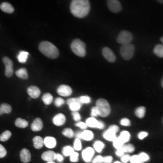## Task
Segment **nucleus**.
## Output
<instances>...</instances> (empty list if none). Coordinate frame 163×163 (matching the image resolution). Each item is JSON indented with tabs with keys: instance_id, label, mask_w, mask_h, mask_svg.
Wrapping results in <instances>:
<instances>
[{
	"instance_id": "f257e3e1",
	"label": "nucleus",
	"mask_w": 163,
	"mask_h": 163,
	"mask_svg": "<svg viewBox=\"0 0 163 163\" xmlns=\"http://www.w3.org/2000/svg\"><path fill=\"white\" fill-rule=\"evenodd\" d=\"M90 3L88 0H73L70 5V11L75 16L83 18L88 13L90 10Z\"/></svg>"
},
{
	"instance_id": "f03ea898",
	"label": "nucleus",
	"mask_w": 163,
	"mask_h": 163,
	"mask_svg": "<svg viewBox=\"0 0 163 163\" xmlns=\"http://www.w3.org/2000/svg\"><path fill=\"white\" fill-rule=\"evenodd\" d=\"M39 49L44 55L50 59L56 58L59 56V52L57 48L48 41L41 42L39 45Z\"/></svg>"
},
{
	"instance_id": "7ed1b4c3",
	"label": "nucleus",
	"mask_w": 163,
	"mask_h": 163,
	"mask_svg": "<svg viewBox=\"0 0 163 163\" xmlns=\"http://www.w3.org/2000/svg\"><path fill=\"white\" fill-rule=\"evenodd\" d=\"M70 47L73 52L77 56L81 57L85 56L86 45L80 40L78 39L74 40L71 43Z\"/></svg>"
},
{
	"instance_id": "20e7f679",
	"label": "nucleus",
	"mask_w": 163,
	"mask_h": 163,
	"mask_svg": "<svg viewBox=\"0 0 163 163\" xmlns=\"http://www.w3.org/2000/svg\"><path fill=\"white\" fill-rule=\"evenodd\" d=\"M96 106L98 112L99 116L106 117L110 114L111 109L108 101L103 98L98 99L96 103Z\"/></svg>"
},
{
	"instance_id": "39448f33",
	"label": "nucleus",
	"mask_w": 163,
	"mask_h": 163,
	"mask_svg": "<svg viewBox=\"0 0 163 163\" xmlns=\"http://www.w3.org/2000/svg\"><path fill=\"white\" fill-rule=\"evenodd\" d=\"M135 50L134 45L130 43L122 45L120 49V53L122 57L125 60L130 59L133 56Z\"/></svg>"
},
{
	"instance_id": "423d86ee",
	"label": "nucleus",
	"mask_w": 163,
	"mask_h": 163,
	"mask_svg": "<svg viewBox=\"0 0 163 163\" xmlns=\"http://www.w3.org/2000/svg\"><path fill=\"white\" fill-rule=\"evenodd\" d=\"M133 36L132 34L127 30H123L118 35L117 41L122 45L129 43L133 40Z\"/></svg>"
},
{
	"instance_id": "0eeeda50",
	"label": "nucleus",
	"mask_w": 163,
	"mask_h": 163,
	"mask_svg": "<svg viewBox=\"0 0 163 163\" xmlns=\"http://www.w3.org/2000/svg\"><path fill=\"white\" fill-rule=\"evenodd\" d=\"M95 151L92 147L87 146L83 149L81 156L83 160L86 163L91 162L94 156Z\"/></svg>"
},
{
	"instance_id": "6e6552de",
	"label": "nucleus",
	"mask_w": 163,
	"mask_h": 163,
	"mask_svg": "<svg viewBox=\"0 0 163 163\" xmlns=\"http://www.w3.org/2000/svg\"><path fill=\"white\" fill-rule=\"evenodd\" d=\"M85 123L88 127L90 128L102 129L105 127V125L103 121L97 120L95 118L92 117L87 118Z\"/></svg>"
},
{
	"instance_id": "1a4fd4ad",
	"label": "nucleus",
	"mask_w": 163,
	"mask_h": 163,
	"mask_svg": "<svg viewBox=\"0 0 163 163\" xmlns=\"http://www.w3.org/2000/svg\"><path fill=\"white\" fill-rule=\"evenodd\" d=\"M66 103L70 109L73 111L79 110L82 104L79 97L71 98L68 99Z\"/></svg>"
},
{
	"instance_id": "9d476101",
	"label": "nucleus",
	"mask_w": 163,
	"mask_h": 163,
	"mask_svg": "<svg viewBox=\"0 0 163 163\" xmlns=\"http://www.w3.org/2000/svg\"><path fill=\"white\" fill-rule=\"evenodd\" d=\"M107 3L109 10L113 13H118L122 9V5L118 0H107Z\"/></svg>"
},
{
	"instance_id": "9b49d317",
	"label": "nucleus",
	"mask_w": 163,
	"mask_h": 163,
	"mask_svg": "<svg viewBox=\"0 0 163 163\" xmlns=\"http://www.w3.org/2000/svg\"><path fill=\"white\" fill-rule=\"evenodd\" d=\"M2 61L5 66V76L7 77H11L13 72L12 61L6 56L3 57Z\"/></svg>"
},
{
	"instance_id": "f8f14e48",
	"label": "nucleus",
	"mask_w": 163,
	"mask_h": 163,
	"mask_svg": "<svg viewBox=\"0 0 163 163\" xmlns=\"http://www.w3.org/2000/svg\"><path fill=\"white\" fill-rule=\"evenodd\" d=\"M102 54L104 58L109 62H113L115 61L116 56L109 48L107 47H104L102 50Z\"/></svg>"
},
{
	"instance_id": "ddd939ff",
	"label": "nucleus",
	"mask_w": 163,
	"mask_h": 163,
	"mask_svg": "<svg viewBox=\"0 0 163 163\" xmlns=\"http://www.w3.org/2000/svg\"><path fill=\"white\" fill-rule=\"evenodd\" d=\"M44 145L47 148L51 149L55 148L57 145V140L52 136H47L43 139Z\"/></svg>"
},
{
	"instance_id": "4468645a",
	"label": "nucleus",
	"mask_w": 163,
	"mask_h": 163,
	"mask_svg": "<svg viewBox=\"0 0 163 163\" xmlns=\"http://www.w3.org/2000/svg\"><path fill=\"white\" fill-rule=\"evenodd\" d=\"M57 92L60 96L67 97L71 94L72 90L70 86L63 85H61L58 88Z\"/></svg>"
},
{
	"instance_id": "2eb2a0df",
	"label": "nucleus",
	"mask_w": 163,
	"mask_h": 163,
	"mask_svg": "<svg viewBox=\"0 0 163 163\" xmlns=\"http://www.w3.org/2000/svg\"><path fill=\"white\" fill-rule=\"evenodd\" d=\"M56 154L52 150H48L42 154L41 158L43 160L46 162L54 161L56 160Z\"/></svg>"
},
{
	"instance_id": "dca6fc26",
	"label": "nucleus",
	"mask_w": 163,
	"mask_h": 163,
	"mask_svg": "<svg viewBox=\"0 0 163 163\" xmlns=\"http://www.w3.org/2000/svg\"><path fill=\"white\" fill-rule=\"evenodd\" d=\"M94 134L92 131L86 129L81 131L80 139L89 142L92 141L94 139Z\"/></svg>"
},
{
	"instance_id": "f3484780",
	"label": "nucleus",
	"mask_w": 163,
	"mask_h": 163,
	"mask_svg": "<svg viewBox=\"0 0 163 163\" xmlns=\"http://www.w3.org/2000/svg\"><path fill=\"white\" fill-rule=\"evenodd\" d=\"M27 92L30 97L36 99L39 97L40 95L41 91L37 86L31 85L27 88Z\"/></svg>"
},
{
	"instance_id": "a211bd4d",
	"label": "nucleus",
	"mask_w": 163,
	"mask_h": 163,
	"mask_svg": "<svg viewBox=\"0 0 163 163\" xmlns=\"http://www.w3.org/2000/svg\"><path fill=\"white\" fill-rule=\"evenodd\" d=\"M116 134L113 131L108 128L103 132L102 136L105 140L112 142L117 136Z\"/></svg>"
},
{
	"instance_id": "6ab92c4d",
	"label": "nucleus",
	"mask_w": 163,
	"mask_h": 163,
	"mask_svg": "<svg viewBox=\"0 0 163 163\" xmlns=\"http://www.w3.org/2000/svg\"><path fill=\"white\" fill-rule=\"evenodd\" d=\"M66 121V118L65 115L61 113L56 114L53 118L52 120L53 123L57 126L63 125Z\"/></svg>"
},
{
	"instance_id": "aec40b11",
	"label": "nucleus",
	"mask_w": 163,
	"mask_h": 163,
	"mask_svg": "<svg viewBox=\"0 0 163 163\" xmlns=\"http://www.w3.org/2000/svg\"><path fill=\"white\" fill-rule=\"evenodd\" d=\"M20 156L21 161L24 163L28 162L31 160L30 152L26 148H23L21 150L20 152Z\"/></svg>"
},
{
	"instance_id": "412c9836",
	"label": "nucleus",
	"mask_w": 163,
	"mask_h": 163,
	"mask_svg": "<svg viewBox=\"0 0 163 163\" xmlns=\"http://www.w3.org/2000/svg\"><path fill=\"white\" fill-rule=\"evenodd\" d=\"M43 126V123L41 119L37 118L34 120L31 125V129L34 132L39 131L42 129Z\"/></svg>"
},
{
	"instance_id": "4be33fe9",
	"label": "nucleus",
	"mask_w": 163,
	"mask_h": 163,
	"mask_svg": "<svg viewBox=\"0 0 163 163\" xmlns=\"http://www.w3.org/2000/svg\"><path fill=\"white\" fill-rule=\"evenodd\" d=\"M92 147L95 152L100 153L105 148V145L104 143L102 141L99 140H97L94 142Z\"/></svg>"
},
{
	"instance_id": "5701e85b",
	"label": "nucleus",
	"mask_w": 163,
	"mask_h": 163,
	"mask_svg": "<svg viewBox=\"0 0 163 163\" xmlns=\"http://www.w3.org/2000/svg\"><path fill=\"white\" fill-rule=\"evenodd\" d=\"M118 137L125 144L128 143L130 141L131 136L129 131L123 130L120 132Z\"/></svg>"
},
{
	"instance_id": "b1692460",
	"label": "nucleus",
	"mask_w": 163,
	"mask_h": 163,
	"mask_svg": "<svg viewBox=\"0 0 163 163\" xmlns=\"http://www.w3.org/2000/svg\"><path fill=\"white\" fill-rule=\"evenodd\" d=\"M33 141L34 147L37 149H40L44 145L43 139L41 136H36L33 139Z\"/></svg>"
},
{
	"instance_id": "393cba45",
	"label": "nucleus",
	"mask_w": 163,
	"mask_h": 163,
	"mask_svg": "<svg viewBox=\"0 0 163 163\" xmlns=\"http://www.w3.org/2000/svg\"><path fill=\"white\" fill-rule=\"evenodd\" d=\"M0 8L3 11L11 13L14 11V8L9 3L5 2L2 3L0 5Z\"/></svg>"
},
{
	"instance_id": "a878e982",
	"label": "nucleus",
	"mask_w": 163,
	"mask_h": 163,
	"mask_svg": "<svg viewBox=\"0 0 163 163\" xmlns=\"http://www.w3.org/2000/svg\"><path fill=\"white\" fill-rule=\"evenodd\" d=\"M75 151L72 146L69 145L64 146L61 149L62 154L64 157H69Z\"/></svg>"
},
{
	"instance_id": "bb28decb",
	"label": "nucleus",
	"mask_w": 163,
	"mask_h": 163,
	"mask_svg": "<svg viewBox=\"0 0 163 163\" xmlns=\"http://www.w3.org/2000/svg\"><path fill=\"white\" fill-rule=\"evenodd\" d=\"M15 73L18 78L23 79H26L28 77L27 71L26 68H22L16 71Z\"/></svg>"
},
{
	"instance_id": "cd10ccee",
	"label": "nucleus",
	"mask_w": 163,
	"mask_h": 163,
	"mask_svg": "<svg viewBox=\"0 0 163 163\" xmlns=\"http://www.w3.org/2000/svg\"><path fill=\"white\" fill-rule=\"evenodd\" d=\"M12 111V107L7 103H2L0 105V115L3 113H9Z\"/></svg>"
},
{
	"instance_id": "c85d7f7f",
	"label": "nucleus",
	"mask_w": 163,
	"mask_h": 163,
	"mask_svg": "<svg viewBox=\"0 0 163 163\" xmlns=\"http://www.w3.org/2000/svg\"><path fill=\"white\" fill-rule=\"evenodd\" d=\"M62 134L65 137L71 139L75 136V133L70 128H66L62 132Z\"/></svg>"
},
{
	"instance_id": "c756f323",
	"label": "nucleus",
	"mask_w": 163,
	"mask_h": 163,
	"mask_svg": "<svg viewBox=\"0 0 163 163\" xmlns=\"http://www.w3.org/2000/svg\"><path fill=\"white\" fill-rule=\"evenodd\" d=\"M29 53L26 51H21L17 56L18 61L22 63L25 62L27 60Z\"/></svg>"
},
{
	"instance_id": "7c9ffc66",
	"label": "nucleus",
	"mask_w": 163,
	"mask_h": 163,
	"mask_svg": "<svg viewBox=\"0 0 163 163\" xmlns=\"http://www.w3.org/2000/svg\"><path fill=\"white\" fill-rule=\"evenodd\" d=\"M125 153H133L136 149L135 147L133 144L130 143L125 144L122 147Z\"/></svg>"
},
{
	"instance_id": "2f4dec72",
	"label": "nucleus",
	"mask_w": 163,
	"mask_h": 163,
	"mask_svg": "<svg viewBox=\"0 0 163 163\" xmlns=\"http://www.w3.org/2000/svg\"><path fill=\"white\" fill-rule=\"evenodd\" d=\"M153 53L157 56L162 58L163 56V47L161 44H158L154 47Z\"/></svg>"
},
{
	"instance_id": "473e14b6",
	"label": "nucleus",
	"mask_w": 163,
	"mask_h": 163,
	"mask_svg": "<svg viewBox=\"0 0 163 163\" xmlns=\"http://www.w3.org/2000/svg\"><path fill=\"white\" fill-rule=\"evenodd\" d=\"M15 125L20 128H25L28 125V122L24 119L20 118H18L15 122Z\"/></svg>"
},
{
	"instance_id": "72a5a7b5",
	"label": "nucleus",
	"mask_w": 163,
	"mask_h": 163,
	"mask_svg": "<svg viewBox=\"0 0 163 163\" xmlns=\"http://www.w3.org/2000/svg\"><path fill=\"white\" fill-rule=\"evenodd\" d=\"M74 150L76 152L81 151L82 148V145L80 139L76 138L75 139L72 146Z\"/></svg>"
},
{
	"instance_id": "f704fd0d",
	"label": "nucleus",
	"mask_w": 163,
	"mask_h": 163,
	"mask_svg": "<svg viewBox=\"0 0 163 163\" xmlns=\"http://www.w3.org/2000/svg\"><path fill=\"white\" fill-rule=\"evenodd\" d=\"M146 111L145 108L143 106L137 108L135 111V114L136 116L139 118H142L145 116Z\"/></svg>"
},
{
	"instance_id": "c9c22d12",
	"label": "nucleus",
	"mask_w": 163,
	"mask_h": 163,
	"mask_svg": "<svg viewBox=\"0 0 163 163\" xmlns=\"http://www.w3.org/2000/svg\"><path fill=\"white\" fill-rule=\"evenodd\" d=\"M112 142L113 147L116 150L122 148L124 144L118 136H117Z\"/></svg>"
},
{
	"instance_id": "e433bc0d",
	"label": "nucleus",
	"mask_w": 163,
	"mask_h": 163,
	"mask_svg": "<svg viewBox=\"0 0 163 163\" xmlns=\"http://www.w3.org/2000/svg\"><path fill=\"white\" fill-rule=\"evenodd\" d=\"M42 100L46 105H49L52 102L53 97L52 95L49 93L45 94L42 97Z\"/></svg>"
},
{
	"instance_id": "4c0bfd02",
	"label": "nucleus",
	"mask_w": 163,
	"mask_h": 163,
	"mask_svg": "<svg viewBox=\"0 0 163 163\" xmlns=\"http://www.w3.org/2000/svg\"><path fill=\"white\" fill-rule=\"evenodd\" d=\"M70 161L72 163H77L79 160V154L76 151H74L69 156Z\"/></svg>"
},
{
	"instance_id": "58836bf2",
	"label": "nucleus",
	"mask_w": 163,
	"mask_h": 163,
	"mask_svg": "<svg viewBox=\"0 0 163 163\" xmlns=\"http://www.w3.org/2000/svg\"><path fill=\"white\" fill-rule=\"evenodd\" d=\"M11 133L10 131H5L0 135V141L5 142L7 140L11 137Z\"/></svg>"
},
{
	"instance_id": "ea45409f",
	"label": "nucleus",
	"mask_w": 163,
	"mask_h": 163,
	"mask_svg": "<svg viewBox=\"0 0 163 163\" xmlns=\"http://www.w3.org/2000/svg\"><path fill=\"white\" fill-rule=\"evenodd\" d=\"M138 155L141 161L144 163L148 161L150 159L149 154L145 152H141Z\"/></svg>"
},
{
	"instance_id": "a19ab883",
	"label": "nucleus",
	"mask_w": 163,
	"mask_h": 163,
	"mask_svg": "<svg viewBox=\"0 0 163 163\" xmlns=\"http://www.w3.org/2000/svg\"><path fill=\"white\" fill-rule=\"evenodd\" d=\"M129 162L130 163H144L140 159L138 154L131 156Z\"/></svg>"
},
{
	"instance_id": "79ce46f5",
	"label": "nucleus",
	"mask_w": 163,
	"mask_h": 163,
	"mask_svg": "<svg viewBox=\"0 0 163 163\" xmlns=\"http://www.w3.org/2000/svg\"><path fill=\"white\" fill-rule=\"evenodd\" d=\"M103 157L100 155L94 156L91 161V163H103Z\"/></svg>"
},
{
	"instance_id": "37998d69",
	"label": "nucleus",
	"mask_w": 163,
	"mask_h": 163,
	"mask_svg": "<svg viewBox=\"0 0 163 163\" xmlns=\"http://www.w3.org/2000/svg\"><path fill=\"white\" fill-rule=\"evenodd\" d=\"M149 135V133L147 131H141L138 133L137 137L139 139L142 140L146 138Z\"/></svg>"
},
{
	"instance_id": "c03bdc74",
	"label": "nucleus",
	"mask_w": 163,
	"mask_h": 163,
	"mask_svg": "<svg viewBox=\"0 0 163 163\" xmlns=\"http://www.w3.org/2000/svg\"><path fill=\"white\" fill-rule=\"evenodd\" d=\"M81 102L83 104H88L90 102L91 99L88 96H82L79 97Z\"/></svg>"
},
{
	"instance_id": "a18cd8bd",
	"label": "nucleus",
	"mask_w": 163,
	"mask_h": 163,
	"mask_svg": "<svg viewBox=\"0 0 163 163\" xmlns=\"http://www.w3.org/2000/svg\"><path fill=\"white\" fill-rule=\"evenodd\" d=\"M131 155L129 154L125 153L120 158V161L123 163H128L129 161Z\"/></svg>"
},
{
	"instance_id": "49530a36",
	"label": "nucleus",
	"mask_w": 163,
	"mask_h": 163,
	"mask_svg": "<svg viewBox=\"0 0 163 163\" xmlns=\"http://www.w3.org/2000/svg\"><path fill=\"white\" fill-rule=\"evenodd\" d=\"M120 123L121 125L125 126H129L131 125L130 120L126 118L122 119L120 122Z\"/></svg>"
},
{
	"instance_id": "de8ad7c7",
	"label": "nucleus",
	"mask_w": 163,
	"mask_h": 163,
	"mask_svg": "<svg viewBox=\"0 0 163 163\" xmlns=\"http://www.w3.org/2000/svg\"><path fill=\"white\" fill-rule=\"evenodd\" d=\"M75 126L83 130L86 129L88 127L85 123L82 121H79L76 123Z\"/></svg>"
},
{
	"instance_id": "09e8293b",
	"label": "nucleus",
	"mask_w": 163,
	"mask_h": 163,
	"mask_svg": "<svg viewBox=\"0 0 163 163\" xmlns=\"http://www.w3.org/2000/svg\"><path fill=\"white\" fill-rule=\"evenodd\" d=\"M65 102L64 100L61 97L56 98L54 101L55 105L57 107H60Z\"/></svg>"
},
{
	"instance_id": "8fccbe9b",
	"label": "nucleus",
	"mask_w": 163,
	"mask_h": 163,
	"mask_svg": "<svg viewBox=\"0 0 163 163\" xmlns=\"http://www.w3.org/2000/svg\"><path fill=\"white\" fill-rule=\"evenodd\" d=\"M113 158L110 155H107L103 157V163H112Z\"/></svg>"
},
{
	"instance_id": "3c124183",
	"label": "nucleus",
	"mask_w": 163,
	"mask_h": 163,
	"mask_svg": "<svg viewBox=\"0 0 163 163\" xmlns=\"http://www.w3.org/2000/svg\"><path fill=\"white\" fill-rule=\"evenodd\" d=\"M74 120L75 121H80L81 119V117L80 114L77 111H73L72 113Z\"/></svg>"
},
{
	"instance_id": "603ef678",
	"label": "nucleus",
	"mask_w": 163,
	"mask_h": 163,
	"mask_svg": "<svg viewBox=\"0 0 163 163\" xmlns=\"http://www.w3.org/2000/svg\"><path fill=\"white\" fill-rule=\"evenodd\" d=\"M7 154V151L4 147L0 144V158L4 157Z\"/></svg>"
},
{
	"instance_id": "864d4df0",
	"label": "nucleus",
	"mask_w": 163,
	"mask_h": 163,
	"mask_svg": "<svg viewBox=\"0 0 163 163\" xmlns=\"http://www.w3.org/2000/svg\"><path fill=\"white\" fill-rule=\"evenodd\" d=\"M91 115L92 117H96L99 115L98 112L96 107H93L91 110Z\"/></svg>"
},
{
	"instance_id": "5fc2aeb1",
	"label": "nucleus",
	"mask_w": 163,
	"mask_h": 163,
	"mask_svg": "<svg viewBox=\"0 0 163 163\" xmlns=\"http://www.w3.org/2000/svg\"><path fill=\"white\" fill-rule=\"evenodd\" d=\"M64 160V156L61 154L56 153V160L59 162H62Z\"/></svg>"
},
{
	"instance_id": "6e6d98bb",
	"label": "nucleus",
	"mask_w": 163,
	"mask_h": 163,
	"mask_svg": "<svg viewBox=\"0 0 163 163\" xmlns=\"http://www.w3.org/2000/svg\"><path fill=\"white\" fill-rule=\"evenodd\" d=\"M125 154V153L123 150L122 148L116 150V151L115 152V155L117 157H121L122 156H123L124 154Z\"/></svg>"
},
{
	"instance_id": "4d7b16f0",
	"label": "nucleus",
	"mask_w": 163,
	"mask_h": 163,
	"mask_svg": "<svg viewBox=\"0 0 163 163\" xmlns=\"http://www.w3.org/2000/svg\"><path fill=\"white\" fill-rule=\"evenodd\" d=\"M108 128L110 129L116 133H117L119 130V127L116 125L113 124L110 126Z\"/></svg>"
},
{
	"instance_id": "13d9d810",
	"label": "nucleus",
	"mask_w": 163,
	"mask_h": 163,
	"mask_svg": "<svg viewBox=\"0 0 163 163\" xmlns=\"http://www.w3.org/2000/svg\"><path fill=\"white\" fill-rule=\"evenodd\" d=\"M112 163H123L121 162L120 161H114Z\"/></svg>"
},
{
	"instance_id": "bf43d9fd",
	"label": "nucleus",
	"mask_w": 163,
	"mask_h": 163,
	"mask_svg": "<svg viewBox=\"0 0 163 163\" xmlns=\"http://www.w3.org/2000/svg\"><path fill=\"white\" fill-rule=\"evenodd\" d=\"M158 2L161 3H162L163 1V0H157Z\"/></svg>"
},
{
	"instance_id": "052dcab7",
	"label": "nucleus",
	"mask_w": 163,
	"mask_h": 163,
	"mask_svg": "<svg viewBox=\"0 0 163 163\" xmlns=\"http://www.w3.org/2000/svg\"><path fill=\"white\" fill-rule=\"evenodd\" d=\"M160 40L163 43V38L162 37L160 38Z\"/></svg>"
},
{
	"instance_id": "680f3d73",
	"label": "nucleus",
	"mask_w": 163,
	"mask_h": 163,
	"mask_svg": "<svg viewBox=\"0 0 163 163\" xmlns=\"http://www.w3.org/2000/svg\"><path fill=\"white\" fill-rule=\"evenodd\" d=\"M46 163H56L54 161H49V162H46Z\"/></svg>"
},
{
	"instance_id": "e2e57ef3",
	"label": "nucleus",
	"mask_w": 163,
	"mask_h": 163,
	"mask_svg": "<svg viewBox=\"0 0 163 163\" xmlns=\"http://www.w3.org/2000/svg\"><path fill=\"white\" fill-rule=\"evenodd\" d=\"M30 99H31V98H30V97L28 98V99L29 100H30Z\"/></svg>"
}]
</instances>
